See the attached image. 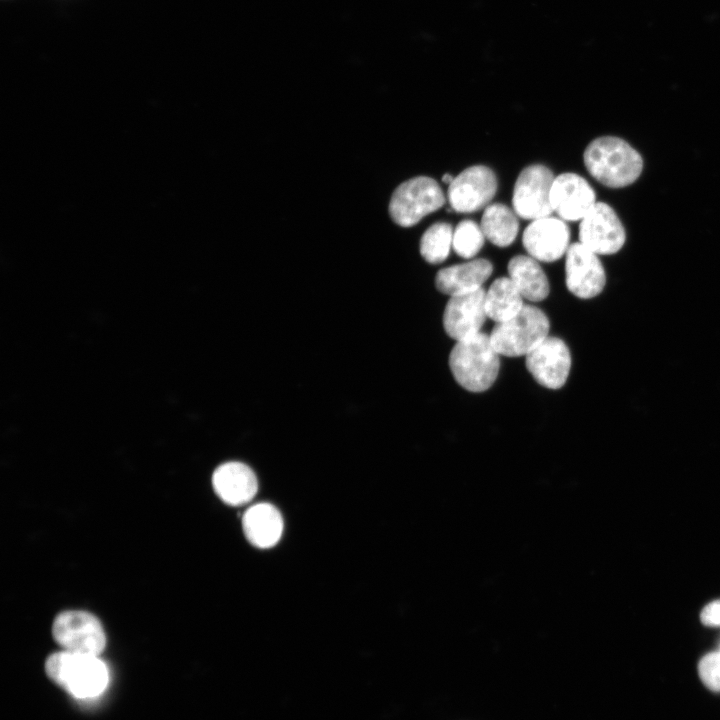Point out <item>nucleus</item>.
<instances>
[{"instance_id":"6","label":"nucleus","mask_w":720,"mask_h":720,"mask_svg":"<svg viewBox=\"0 0 720 720\" xmlns=\"http://www.w3.org/2000/svg\"><path fill=\"white\" fill-rule=\"evenodd\" d=\"M54 640L65 651L98 656L106 646V636L99 619L84 610L59 613L52 624Z\"/></svg>"},{"instance_id":"3","label":"nucleus","mask_w":720,"mask_h":720,"mask_svg":"<svg viewBox=\"0 0 720 720\" xmlns=\"http://www.w3.org/2000/svg\"><path fill=\"white\" fill-rule=\"evenodd\" d=\"M48 677L77 698H91L104 691L108 669L98 656L61 651L50 655L45 663Z\"/></svg>"},{"instance_id":"21","label":"nucleus","mask_w":720,"mask_h":720,"mask_svg":"<svg viewBox=\"0 0 720 720\" xmlns=\"http://www.w3.org/2000/svg\"><path fill=\"white\" fill-rule=\"evenodd\" d=\"M452 241V226L447 222L434 223L420 239V254L426 262L440 264L447 259L452 248Z\"/></svg>"},{"instance_id":"25","label":"nucleus","mask_w":720,"mask_h":720,"mask_svg":"<svg viewBox=\"0 0 720 720\" xmlns=\"http://www.w3.org/2000/svg\"><path fill=\"white\" fill-rule=\"evenodd\" d=\"M453 179H454V177L448 173L444 174L442 177V181L448 185L453 181Z\"/></svg>"},{"instance_id":"14","label":"nucleus","mask_w":720,"mask_h":720,"mask_svg":"<svg viewBox=\"0 0 720 720\" xmlns=\"http://www.w3.org/2000/svg\"><path fill=\"white\" fill-rule=\"evenodd\" d=\"M596 203L594 189L581 175L566 172L555 177L551 205L560 219L581 221Z\"/></svg>"},{"instance_id":"4","label":"nucleus","mask_w":720,"mask_h":720,"mask_svg":"<svg viewBox=\"0 0 720 720\" xmlns=\"http://www.w3.org/2000/svg\"><path fill=\"white\" fill-rule=\"evenodd\" d=\"M549 328V319L541 309L524 305L512 318L496 323L489 336L499 355L526 356L548 337Z\"/></svg>"},{"instance_id":"10","label":"nucleus","mask_w":720,"mask_h":720,"mask_svg":"<svg viewBox=\"0 0 720 720\" xmlns=\"http://www.w3.org/2000/svg\"><path fill=\"white\" fill-rule=\"evenodd\" d=\"M598 256L580 242L569 246L565 254V282L574 296L590 299L603 291L606 274Z\"/></svg>"},{"instance_id":"22","label":"nucleus","mask_w":720,"mask_h":720,"mask_svg":"<svg viewBox=\"0 0 720 720\" xmlns=\"http://www.w3.org/2000/svg\"><path fill=\"white\" fill-rule=\"evenodd\" d=\"M485 236L475 221L463 220L453 231L452 248L457 255L470 259L482 249Z\"/></svg>"},{"instance_id":"16","label":"nucleus","mask_w":720,"mask_h":720,"mask_svg":"<svg viewBox=\"0 0 720 720\" xmlns=\"http://www.w3.org/2000/svg\"><path fill=\"white\" fill-rule=\"evenodd\" d=\"M246 539L255 547L268 549L280 540L284 521L280 511L270 503L250 506L242 517Z\"/></svg>"},{"instance_id":"18","label":"nucleus","mask_w":720,"mask_h":720,"mask_svg":"<svg viewBox=\"0 0 720 720\" xmlns=\"http://www.w3.org/2000/svg\"><path fill=\"white\" fill-rule=\"evenodd\" d=\"M508 274L523 299L539 302L547 298L550 292L548 278L531 256L516 255L508 262Z\"/></svg>"},{"instance_id":"7","label":"nucleus","mask_w":720,"mask_h":720,"mask_svg":"<svg viewBox=\"0 0 720 720\" xmlns=\"http://www.w3.org/2000/svg\"><path fill=\"white\" fill-rule=\"evenodd\" d=\"M554 179L552 171L542 164L529 165L519 173L512 195L513 210L518 217L533 221L551 215Z\"/></svg>"},{"instance_id":"12","label":"nucleus","mask_w":720,"mask_h":720,"mask_svg":"<svg viewBox=\"0 0 720 720\" xmlns=\"http://www.w3.org/2000/svg\"><path fill=\"white\" fill-rule=\"evenodd\" d=\"M570 230L564 220L543 217L531 221L525 228L522 243L537 261L554 262L566 254L570 244Z\"/></svg>"},{"instance_id":"19","label":"nucleus","mask_w":720,"mask_h":720,"mask_svg":"<svg viewBox=\"0 0 720 720\" xmlns=\"http://www.w3.org/2000/svg\"><path fill=\"white\" fill-rule=\"evenodd\" d=\"M515 211L502 203L488 205L481 218V229L486 239L495 246L504 248L511 245L519 230Z\"/></svg>"},{"instance_id":"2","label":"nucleus","mask_w":720,"mask_h":720,"mask_svg":"<svg viewBox=\"0 0 720 720\" xmlns=\"http://www.w3.org/2000/svg\"><path fill=\"white\" fill-rule=\"evenodd\" d=\"M449 367L454 379L470 392H483L495 382L499 369V354L490 336L479 332L456 341L449 354Z\"/></svg>"},{"instance_id":"20","label":"nucleus","mask_w":720,"mask_h":720,"mask_svg":"<svg viewBox=\"0 0 720 720\" xmlns=\"http://www.w3.org/2000/svg\"><path fill=\"white\" fill-rule=\"evenodd\" d=\"M523 306V297L509 277L496 279L486 292L487 317L496 323L512 318Z\"/></svg>"},{"instance_id":"8","label":"nucleus","mask_w":720,"mask_h":720,"mask_svg":"<svg viewBox=\"0 0 720 720\" xmlns=\"http://www.w3.org/2000/svg\"><path fill=\"white\" fill-rule=\"evenodd\" d=\"M497 177L487 166L474 165L460 172L449 184L447 199L458 213L486 208L497 191Z\"/></svg>"},{"instance_id":"1","label":"nucleus","mask_w":720,"mask_h":720,"mask_svg":"<svg viewBox=\"0 0 720 720\" xmlns=\"http://www.w3.org/2000/svg\"><path fill=\"white\" fill-rule=\"evenodd\" d=\"M583 161L589 174L609 188L633 184L643 170L640 153L616 136H602L591 141L584 151Z\"/></svg>"},{"instance_id":"17","label":"nucleus","mask_w":720,"mask_h":720,"mask_svg":"<svg viewBox=\"0 0 720 720\" xmlns=\"http://www.w3.org/2000/svg\"><path fill=\"white\" fill-rule=\"evenodd\" d=\"M492 272L493 265L489 260L474 259L439 270L435 286L443 294L459 295L481 288Z\"/></svg>"},{"instance_id":"24","label":"nucleus","mask_w":720,"mask_h":720,"mask_svg":"<svg viewBox=\"0 0 720 720\" xmlns=\"http://www.w3.org/2000/svg\"><path fill=\"white\" fill-rule=\"evenodd\" d=\"M700 619L704 625L720 627V600L707 604L700 614Z\"/></svg>"},{"instance_id":"9","label":"nucleus","mask_w":720,"mask_h":720,"mask_svg":"<svg viewBox=\"0 0 720 720\" xmlns=\"http://www.w3.org/2000/svg\"><path fill=\"white\" fill-rule=\"evenodd\" d=\"M579 240L597 255H612L625 244L626 232L613 208L597 202L580 221Z\"/></svg>"},{"instance_id":"23","label":"nucleus","mask_w":720,"mask_h":720,"mask_svg":"<svg viewBox=\"0 0 720 720\" xmlns=\"http://www.w3.org/2000/svg\"><path fill=\"white\" fill-rule=\"evenodd\" d=\"M698 674L708 689L720 692V651L702 657L698 663Z\"/></svg>"},{"instance_id":"11","label":"nucleus","mask_w":720,"mask_h":720,"mask_svg":"<svg viewBox=\"0 0 720 720\" xmlns=\"http://www.w3.org/2000/svg\"><path fill=\"white\" fill-rule=\"evenodd\" d=\"M526 367L538 384L559 389L570 373L569 348L562 339L548 336L526 355Z\"/></svg>"},{"instance_id":"15","label":"nucleus","mask_w":720,"mask_h":720,"mask_svg":"<svg viewBox=\"0 0 720 720\" xmlns=\"http://www.w3.org/2000/svg\"><path fill=\"white\" fill-rule=\"evenodd\" d=\"M212 486L226 504L240 506L249 503L258 491L254 471L244 463L231 461L221 464L212 475Z\"/></svg>"},{"instance_id":"5","label":"nucleus","mask_w":720,"mask_h":720,"mask_svg":"<svg viewBox=\"0 0 720 720\" xmlns=\"http://www.w3.org/2000/svg\"><path fill=\"white\" fill-rule=\"evenodd\" d=\"M445 201L443 190L436 180L418 176L401 183L394 190L389 214L397 225L411 227L441 208Z\"/></svg>"},{"instance_id":"13","label":"nucleus","mask_w":720,"mask_h":720,"mask_svg":"<svg viewBox=\"0 0 720 720\" xmlns=\"http://www.w3.org/2000/svg\"><path fill=\"white\" fill-rule=\"evenodd\" d=\"M485 296L482 287L450 296L443 313V327L449 337L460 341L480 332L487 317Z\"/></svg>"}]
</instances>
